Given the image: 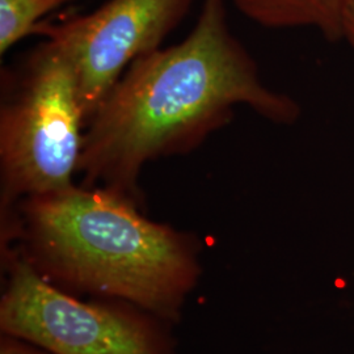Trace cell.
Returning <instances> with one entry per match:
<instances>
[{"label":"cell","instance_id":"6da1fadb","mask_svg":"<svg viewBox=\"0 0 354 354\" xmlns=\"http://www.w3.org/2000/svg\"><path fill=\"white\" fill-rule=\"evenodd\" d=\"M238 106L279 125L301 115L292 97L266 86L232 33L227 0H203L187 38L136 59L89 118L80 184L142 206L145 167L196 150L227 125Z\"/></svg>","mask_w":354,"mask_h":354},{"label":"cell","instance_id":"7a4b0ae2","mask_svg":"<svg viewBox=\"0 0 354 354\" xmlns=\"http://www.w3.org/2000/svg\"><path fill=\"white\" fill-rule=\"evenodd\" d=\"M140 207L82 184L28 197L0 213L1 248H17L61 290L137 304L174 324L203 274V243Z\"/></svg>","mask_w":354,"mask_h":354},{"label":"cell","instance_id":"3957f363","mask_svg":"<svg viewBox=\"0 0 354 354\" xmlns=\"http://www.w3.org/2000/svg\"><path fill=\"white\" fill-rule=\"evenodd\" d=\"M1 83L0 213L75 185L88 124L75 66L49 38Z\"/></svg>","mask_w":354,"mask_h":354},{"label":"cell","instance_id":"277c9868","mask_svg":"<svg viewBox=\"0 0 354 354\" xmlns=\"http://www.w3.org/2000/svg\"><path fill=\"white\" fill-rule=\"evenodd\" d=\"M1 333L53 354H177L172 323L140 306L61 290L13 245L1 248Z\"/></svg>","mask_w":354,"mask_h":354},{"label":"cell","instance_id":"5b68a950","mask_svg":"<svg viewBox=\"0 0 354 354\" xmlns=\"http://www.w3.org/2000/svg\"><path fill=\"white\" fill-rule=\"evenodd\" d=\"M190 4L192 0H108L86 15L42 21L35 35L54 41L71 58L89 121L127 67L162 48Z\"/></svg>","mask_w":354,"mask_h":354},{"label":"cell","instance_id":"8992f818","mask_svg":"<svg viewBox=\"0 0 354 354\" xmlns=\"http://www.w3.org/2000/svg\"><path fill=\"white\" fill-rule=\"evenodd\" d=\"M239 12L269 29L311 28L329 41L342 39L345 0H230Z\"/></svg>","mask_w":354,"mask_h":354},{"label":"cell","instance_id":"52a82bcc","mask_svg":"<svg viewBox=\"0 0 354 354\" xmlns=\"http://www.w3.org/2000/svg\"><path fill=\"white\" fill-rule=\"evenodd\" d=\"M73 0H0V54L35 35L42 19Z\"/></svg>","mask_w":354,"mask_h":354},{"label":"cell","instance_id":"ba28073f","mask_svg":"<svg viewBox=\"0 0 354 354\" xmlns=\"http://www.w3.org/2000/svg\"><path fill=\"white\" fill-rule=\"evenodd\" d=\"M0 354H53L32 342L1 333Z\"/></svg>","mask_w":354,"mask_h":354},{"label":"cell","instance_id":"9c48e42d","mask_svg":"<svg viewBox=\"0 0 354 354\" xmlns=\"http://www.w3.org/2000/svg\"><path fill=\"white\" fill-rule=\"evenodd\" d=\"M354 49V0H345L342 16V39Z\"/></svg>","mask_w":354,"mask_h":354}]
</instances>
